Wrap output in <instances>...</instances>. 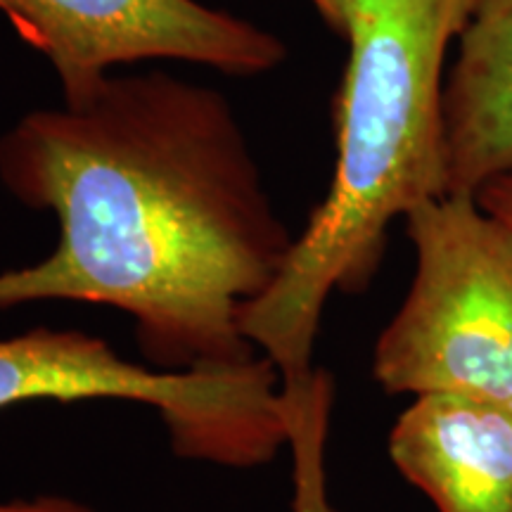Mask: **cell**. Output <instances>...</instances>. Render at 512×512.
Returning <instances> with one entry per match:
<instances>
[{"label":"cell","instance_id":"obj_10","mask_svg":"<svg viewBox=\"0 0 512 512\" xmlns=\"http://www.w3.org/2000/svg\"><path fill=\"white\" fill-rule=\"evenodd\" d=\"M292 512H337L328 498V486L306 482L292 496Z\"/></svg>","mask_w":512,"mask_h":512},{"label":"cell","instance_id":"obj_12","mask_svg":"<svg viewBox=\"0 0 512 512\" xmlns=\"http://www.w3.org/2000/svg\"><path fill=\"white\" fill-rule=\"evenodd\" d=\"M512 0H470L472 5V15L482 10H491V8H503V5H510Z\"/></svg>","mask_w":512,"mask_h":512},{"label":"cell","instance_id":"obj_4","mask_svg":"<svg viewBox=\"0 0 512 512\" xmlns=\"http://www.w3.org/2000/svg\"><path fill=\"white\" fill-rule=\"evenodd\" d=\"M117 399L162 415L181 458L256 467L287 446L283 380L261 356L240 370H157L105 339L36 328L0 339V411L34 401Z\"/></svg>","mask_w":512,"mask_h":512},{"label":"cell","instance_id":"obj_11","mask_svg":"<svg viewBox=\"0 0 512 512\" xmlns=\"http://www.w3.org/2000/svg\"><path fill=\"white\" fill-rule=\"evenodd\" d=\"M311 5L318 10V15L325 19V24H328L335 34L347 36L351 0H311Z\"/></svg>","mask_w":512,"mask_h":512},{"label":"cell","instance_id":"obj_7","mask_svg":"<svg viewBox=\"0 0 512 512\" xmlns=\"http://www.w3.org/2000/svg\"><path fill=\"white\" fill-rule=\"evenodd\" d=\"M444 86L448 195L512 178V3L472 15Z\"/></svg>","mask_w":512,"mask_h":512},{"label":"cell","instance_id":"obj_8","mask_svg":"<svg viewBox=\"0 0 512 512\" xmlns=\"http://www.w3.org/2000/svg\"><path fill=\"white\" fill-rule=\"evenodd\" d=\"M475 200L479 207L512 230V178H498V181L484 185L475 195Z\"/></svg>","mask_w":512,"mask_h":512},{"label":"cell","instance_id":"obj_3","mask_svg":"<svg viewBox=\"0 0 512 512\" xmlns=\"http://www.w3.org/2000/svg\"><path fill=\"white\" fill-rule=\"evenodd\" d=\"M415 275L377 337L373 373L389 394H460L512 411V230L472 195L406 216Z\"/></svg>","mask_w":512,"mask_h":512},{"label":"cell","instance_id":"obj_6","mask_svg":"<svg viewBox=\"0 0 512 512\" xmlns=\"http://www.w3.org/2000/svg\"><path fill=\"white\" fill-rule=\"evenodd\" d=\"M396 470L439 512H512V411L460 394H422L389 434Z\"/></svg>","mask_w":512,"mask_h":512},{"label":"cell","instance_id":"obj_1","mask_svg":"<svg viewBox=\"0 0 512 512\" xmlns=\"http://www.w3.org/2000/svg\"><path fill=\"white\" fill-rule=\"evenodd\" d=\"M0 178L60 226L48 259L0 273V309L114 306L157 370L259 361L240 316L294 238L219 91L166 74L107 76L62 110L19 119L0 138Z\"/></svg>","mask_w":512,"mask_h":512},{"label":"cell","instance_id":"obj_9","mask_svg":"<svg viewBox=\"0 0 512 512\" xmlns=\"http://www.w3.org/2000/svg\"><path fill=\"white\" fill-rule=\"evenodd\" d=\"M0 512H95L86 503L64 496H36L31 501L0 503Z\"/></svg>","mask_w":512,"mask_h":512},{"label":"cell","instance_id":"obj_2","mask_svg":"<svg viewBox=\"0 0 512 512\" xmlns=\"http://www.w3.org/2000/svg\"><path fill=\"white\" fill-rule=\"evenodd\" d=\"M470 19V0H351L330 190L271 287L240 316L242 335L283 384L313 373L330 294L373 283L392 221L448 195L441 79Z\"/></svg>","mask_w":512,"mask_h":512},{"label":"cell","instance_id":"obj_5","mask_svg":"<svg viewBox=\"0 0 512 512\" xmlns=\"http://www.w3.org/2000/svg\"><path fill=\"white\" fill-rule=\"evenodd\" d=\"M0 15L53 64L64 102L86 98L119 64L183 60L256 76L287 55L271 31L197 0H0Z\"/></svg>","mask_w":512,"mask_h":512}]
</instances>
